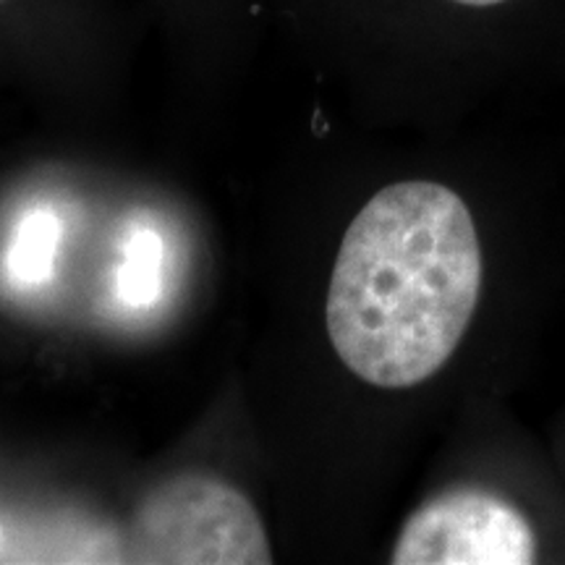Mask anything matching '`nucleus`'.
<instances>
[{
	"mask_svg": "<svg viewBox=\"0 0 565 565\" xmlns=\"http://www.w3.org/2000/svg\"><path fill=\"white\" fill-rule=\"evenodd\" d=\"M482 294V249L466 202L435 181L385 186L345 231L330 275L338 359L374 387H414L440 372Z\"/></svg>",
	"mask_w": 565,
	"mask_h": 565,
	"instance_id": "obj_1",
	"label": "nucleus"
},
{
	"mask_svg": "<svg viewBox=\"0 0 565 565\" xmlns=\"http://www.w3.org/2000/svg\"><path fill=\"white\" fill-rule=\"evenodd\" d=\"M139 563L263 565L270 542L259 513L236 487L212 477H179L139 505L131 532Z\"/></svg>",
	"mask_w": 565,
	"mask_h": 565,
	"instance_id": "obj_2",
	"label": "nucleus"
},
{
	"mask_svg": "<svg viewBox=\"0 0 565 565\" xmlns=\"http://www.w3.org/2000/svg\"><path fill=\"white\" fill-rule=\"evenodd\" d=\"M395 565H529L536 536L526 515L482 490L437 494L408 515L393 547Z\"/></svg>",
	"mask_w": 565,
	"mask_h": 565,
	"instance_id": "obj_3",
	"label": "nucleus"
},
{
	"mask_svg": "<svg viewBox=\"0 0 565 565\" xmlns=\"http://www.w3.org/2000/svg\"><path fill=\"white\" fill-rule=\"evenodd\" d=\"M55 225L51 217H30L21 231V244L17 249V270L24 278H38L40 267H47L53 254Z\"/></svg>",
	"mask_w": 565,
	"mask_h": 565,
	"instance_id": "obj_4",
	"label": "nucleus"
},
{
	"mask_svg": "<svg viewBox=\"0 0 565 565\" xmlns=\"http://www.w3.org/2000/svg\"><path fill=\"white\" fill-rule=\"evenodd\" d=\"M21 3H24V0H0V17H13V13H19Z\"/></svg>",
	"mask_w": 565,
	"mask_h": 565,
	"instance_id": "obj_5",
	"label": "nucleus"
}]
</instances>
